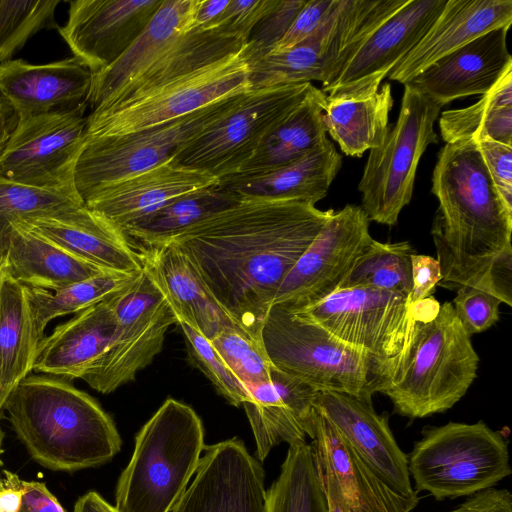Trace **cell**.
I'll list each match as a JSON object with an SVG mask.
<instances>
[{"label": "cell", "instance_id": "e0dca14e", "mask_svg": "<svg viewBox=\"0 0 512 512\" xmlns=\"http://www.w3.org/2000/svg\"><path fill=\"white\" fill-rule=\"evenodd\" d=\"M315 409L335 428L363 464L389 489L418 504L408 470V456L398 446L388 415L354 396L318 391Z\"/></svg>", "mask_w": 512, "mask_h": 512}, {"label": "cell", "instance_id": "7a4b0ae2", "mask_svg": "<svg viewBox=\"0 0 512 512\" xmlns=\"http://www.w3.org/2000/svg\"><path fill=\"white\" fill-rule=\"evenodd\" d=\"M438 200L432 238L440 264L438 285L486 291L492 262L511 245L512 211L500 196L473 140L446 143L432 174Z\"/></svg>", "mask_w": 512, "mask_h": 512}, {"label": "cell", "instance_id": "e575fe53", "mask_svg": "<svg viewBox=\"0 0 512 512\" xmlns=\"http://www.w3.org/2000/svg\"><path fill=\"white\" fill-rule=\"evenodd\" d=\"M245 44L219 29L194 27L109 104L142 94L216 63L240 52Z\"/></svg>", "mask_w": 512, "mask_h": 512}, {"label": "cell", "instance_id": "3957f363", "mask_svg": "<svg viewBox=\"0 0 512 512\" xmlns=\"http://www.w3.org/2000/svg\"><path fill=\"white\" fill-rule=\"evenodd\" d=\"M3 409L32 459L45 468L72 472L95 467L120 451L112 418L66 379L28 375L10 391Z\"/></svg>", "mask_w": 512, "mask_h": 512}, {"label": "cell", "instance_id": "f546056e", "mask_svg": "<svg viewBox=\"0 0 512 512\" xmlns=\"http://www.w3.org/2000/svg\"><path fill=\"white\" fill-rule=\"evenodd\" d=\"M342 163L327 138L301 158L277 169L254 175H231L219 185L239 198L299 201L315 205L325 198Z\"/></svg>", "mask_w": 512, "mask_h": 512}, {"label": "cell", "instance_id": "f907efd6", "mask_svg": "<svg viewBox=\"0 0 512 512\" xmlns=\"http://www.w3.org/2000/svg\"><path fill=\"white\" fill-rule=\"evenodd\" d=\"M412 291L411 303L432 296L436 285L442 280V272L436 258L412 254L411 256Z\"/></svg>", "mask_w": 512, "mask_h": 512}, {"label": "cell", "instance_id": "ac0fdd59", "mask_svg": "<svg viewBox=\"0 0 512 512\" xmlns=\"http://www.w3.org/2000/svg\"><path fill=\"white\" fill-rule=\"evenodd\" d=\"M195 474L170 512H267L264 471L240 439L205 446Z\"/></svg>", "mask_w": 512, "mask_h": 512}, {"label": "cell", "instance_id": "d6986e66", "mask_svg": "<svg viewBox=\"0 0 512 512\" xmlns=\"http://www.w3.org/2000/svg\"><path fill=\"white\" fill-rule=\"evenodd\" d=\"M164 0H74L58 27L74 57L93 74L113 64L144 30Z\"/></svg>", "mask_w": 512, "mask_h": 512}, {"label": "cell", "instance_id": "83f0119b", "mask_svg": "<svg viewBox=\"0 0 512 512\" xmlns=\"http://www.w3.org/2000/svg\"><path fill=\"white\" fill-rule=\"evenodd\" d=\"M511 23V0H447L423 38L387 77L404 85L444 55Z\"/></svg>", "mask_w": 512, "mask_h": 512}, {"label": "cell", "instance_id": "9f6ffc18", "mask_svg": "<svg viewBox=\"0 0 512 512\" xmlns=\"http://www.w3.org/2000/svg\"><path fill=\"white\" fill-rule=\"evenodd\" d=\"M229 0H200L195 14V27L203 30L216 29Z\"/></svg>", "mask_w": 512, "mask_h": 512}, {"label": "cell", "instance_id": "9a60e30c", "mask_svg": "<svg viewBox=\"0 0 512 512\" xmlns=\"http://www.w3.org/2000/svg\"><path fill=\"white\" fill-rule=\"evenodd\" d=\"M361 206L334 211L301 255L275 296L274 304L298 310L339 290L357 259L374 240Z\"/></svg>", "mask_w": 512, "mask_h": 512}, {"label": "cell", "instance_id": "2e32d148", "mask_svg": "<svg viewBox=\"0 0 512 512\" xmlns=\"http://www.w3.org/2000/svg\"><path fill=\"white\" fill-rule=\"evenodd\" d=\"M447 0H408L384 21L321 91L328 98L376 93L382 80L419 43Z\"/></svg>", "mask_w": 512, "mask_h": 512}, {"label": "cell", "instance_id": "8fae6325", "mask_svg": "<svg viewBox=\"0 0 512 512\" xmlns=\"http://www.w3.org/2000/svg\"><path fill=\"white\" fill-rule=\"evenodd\" d=\"M313 88L312 83H297L248 91L234 109L181 147L171 160L218 180L237 174L267 134Z\"/></svg>", "mask_w": 512, "mask_h": 512}, {"label": "cell", "instance_id": "680465c9", "mask_svg": "<svg viewBox=\"0 0 512 512\" xmlns=\"http://www.w3.org/2000/svg\"><path fill=\"white\" fill-rule=\"evenodd\" d=\"M18 117L7 101L0 96V156Z\"/></svg>", "mask_w": 512, "mask_h": 512}, {"label": "cell", "instance_id": "836d02e7", "mask_svg": "<svg viewBox=\"0 0 512 512\" xmlns=\"http://www.w3.org/2000/svg\"><path fill=\"white\" fill-rule=\"evenodd\" d=\"M394 100L389 83L369 96L358 98H328L323 106V121L327 133L341 151L352 157L379 147L389 128V113Z\"/></svg>", "mask_w": 512, "mask_h": 512}, {"label": "cell", "instance_id": "484cf974", "mask_svg": "<svg viewBox=\"0 0 512 512\" xmlns=\"http://www.w3.org/2000/svg\"><path fill=\"white\" fill-rule=\"evenodd\" d=\"M200 0H164L140 35L109 67L92 75L91 111L112 102L178 40L195 27Z\"/></svg>", "mask_w": 512, "mask_h": 512}, {"label": "cell", "instance_id": "30bf717a", "mask_svg": "<svg viewBox=\"0 0 512 512\" xmlns=\"http://www.w3.org/2000/svg\"><path fill=\"white\" fill-rule=\"evenodd\" d=\"M242 50L191 74L87 115L86 138L137 133L198 111L227 95L251 90Z\"/></svg>", "mask_w": 512, "mask_h": 512}, {"label": "cell", "instance_id": "8992f818", "mask_svg": "<svg viewBox=\"0 0 512 512\" xmlns=\"http://www.w3.org/2000/svg\"><path fill=\"white\" fill-rule=\"evenodd\" d=\"M261 341L275 368L316 391L339 392L371 402L387 375L384 365L288 308L270 307Z\"/></svg>", "mask_w": 512, "mask_h": 512}, {"label": "cell", "instance_id": "74e56055", "mask_svg": "<svg viewBox=\"0 0 512 512\" xmlns=\"http://www.w3.org/2000/svg\"><path fill=\"white\" fill-rule=\"evenodd\" d=\"M267 495V512H330L311 444L289 445Z\"/></svg>", "mask_w": 512, "mask_h": 512}, {"label": "cell", "instance_id": "681fc988", "mask_svg": "<svg viewBox=\"0 0 512 512\" xmlns=\"http://www.w3.org/2000/svg\"><path fill=\"white\" fill-rule=\"evenodd\" d=\"M476 144L500 196L512 211V146L490 140Z\"/></svg>", "mask_w": 512, "mask_h": 512}, {"label": "cell", "instance_id": "44dd1931", "mask_svg": "<svg viewBox=\"0 0 512 512\" xmlns=\"http://www.w3.org/2000/svg\"><path fill=\"white\" fill-rule=\"evenodd\" d=\"M19 223L105 272L130 275L143 269L140 253L123 230L85 204Z\"/></svg>", "mask_w": 512, "mask_h": 512}, {"label": "cell", "instance_id": "4fadbf2b", "mask_svg": "<svg viewBox=\"0 0 512 512\" xmlns=\"http://www.w3.org/2000/svg\"><path fill=\"white\" fill-rule=\"evenodd\" d=\"M116 326L105 353L82 378L91 388L109 394L133 381L162 350L177 318L144 269L111 297Z\"/></svg>", "mask_w": 512, "mask_h": 512}, {"label": "cell", "instance_id": "d590c367", "mask_svg": "<svg viewBox=\"0 0 512 512\" xmlns=\"http://www.w3.org/2000/svg\"><path fill=\"white\" fill-rule=\"evenodd\" d=\"M241 198L219 185L185 194L122 230L138 247L162 244L198 222L237 204Z\"/></svg>", "mask_w": 512, "mask_h": 512}, {"label": "cell", "instance_id": "5b68a950", "mask_svg": "<svg viewBox=\"0 0 512 512\" xmlns=\"http://www.w3.org/2000/svg\"><path fill=\"white\" fill-rule=\"evenodd\" d=\"M205 449L204 428L187 404L168 398L135 437L119 477L118 512H170L196 473Z\"/></svg>", "mask_w": 512, "mask_h": 512}, {"label": "cell", "instance_id": "816d5d0a", "mask_svg": "<svg viewBox=\"0 0 512 512\" xmlns=\"http://www.w3.org/2000/svg\"><path fill=\"white\" fill-rule=\"evenodd\" d=\"M485 290L501 303L512 305V246L507 247L492 262Z\"/></svg>", "mask_w": 512, "mask_h": 512}, {"label": "cell", "instance_id": "7402d4cb", "mask_svg": "<svg viewBox=\"0 0 512 512\" xmlns=\"http://www.w3.org/2000/svg\"><path fill=\"white\" fill-rule=\"evenodd\" d=\"M508 27L493 29L423 69L408 83L442 107L455 99L484 95L512 67Z\"/></svg>", "mask_w": 512, "mask_h": 512}, {"label": "cell", "instance_id": "cb8c5ba5", "mask_svg": "<svg viewBox=\"0 0 512 512\" xmlns=\"http://www.w3.org/2000/svg\"><path fill=\"white\" fill-rule=\"evenodd\" d=\"M245 409L256 443V456L264 461L271 449L285 442L293 445L311 438L318 391L273 367L267 382L245 387Z\"/></svg>", "mask_w": 512, "mask_h": 512}, {"label": "cell", "instance_id": "91938a15", "mask_svg": "<svg viewBox=\"0 0 512 512\" xmlns=\"http://www.w3.org/2000/svg\"><path fill=\"white\" fill-rule=\"evenodd\" d=\"M5 400H6V397L3 394V391H2L1 386H0V414H1V411L3 409ZM2 439H3V436H2L1 429H0V454L2 453Z\"/></svg>", "mask_w": 512, "mask_h": 512}, {"label": "cell", "instance_id": "d6a6232c", "mask_svg": "<svg viewBox=\"0 0 512 512\" xmlns=\"http://www.w3.org/2000/svg\"><path fill=\"white\" fill-rule=\"evenodd\" d=\"M325 98L326 94L314 86L302 103L267 134L237 174L254 175L277 169L322 144L327 139L323 121Z\"/></svg>", "mask_w": 512, "mask_h": 512}, {"label": "cell", "instance_id": "7dc6e473", "mask_svg": "<svg viewBox=\"0 0 512 512\" xmlns=\"http://www.w3.org/2000/svg\"><path fill=\"white\" fill-rule=\"evenodd\" d=\"M340 0H306L283 38L271 52L294 47L310 37L331 16Z\"/></svg>", "mask_w": 512, "mask_h": 512}, {"label": "cell", "instance_id": "603a6c76", "mask_svg": "<svg viewBox=\"0 0 512 512\" xmlns=\"http://www.w3.org/2000/svg\"><path fill=\"white\" fill-rule=\"evenodd\" d=\"M91 71L76 57L43 64L0 63V96L18 118L65 112L87 104Z\"/></svg>", "mask_w": 512, "mask_h": 512}, {"label": "cell", "instance_id": "f6af8a7d", "mask_svg": "<svg viewBox=\"0 0 512 512\" xmlns=\"http://www.w3.org/2000/svg\"><path fill=\"white\" fill-rule=\"evenodd\" d=\"M306 0H273L271 7L252 29L242 49L247 65L270 53L283 38Z\"/></svg>", "mask_w": 512, "mask_h": 512}, {"label": "cell", "instance_id": "f5cc1de1", "mask_svg": "<svg viewBox=\"0 0 512 512\" xmlns=\"http://www.w3.org/2000/svg\"><path fill=\"white\" fill-rule=\"evenodd\" d=\"M447 512H512V495L507 489L490 487L472 494L458 508Z\"/></svg>", "mask_w": 512, "mask_h": 512}, {"label": "cell", "instance_id": "bcb514c9", "mask_svg": "<svg viewBox=\"0 0 512 512\" xmlns=\"http://www.w3.org/2000/svg\"><path fill=\"white\" fill-rule=\"evenodd\" d=\"M456 292L451 303L463 329L470 337L497 323L501 305L497 297L470 285H462Z\"/></svg>", "mask_w": 512, "mask_h": 512}, {"label": "cell", "instance_id": "ffe728a7", "mask_svg": "<svg viewBox=\"0 0 512 512\" xmlns=\"http://www.w3.org/2000/svg\"><path fill=\"white\" fill-rule=\"evenodd\" d=\"M311 439L330 512H410L417 506L383 484L317 410Z\"/></svg>", "mask_w": 512, "mask_h": 512}, {"label": "cell", "instance_id": "60d3db41", "mask_svg": "<svg viewBox=\"0 0 512 512\" xmlns=\"http://www.w3.org/2000/svg\"><path fill=\"white\" fill-rule=\"evenodd\" d=\"M81 204L75 187L42 188L0 178V256L11 224Z\"/></svg>", "mask_w": 512, "mask_h": 512}, {"label": "cell", "instance_id": "6da1fadb", "mask_svg": "<svg viewBox=\"0 0 512 512\" xmlns=\"http://www.w3.org/2000/svg\"><path fill=\"white\" fill-rule=\"evenodd\" d=\"M333 212L299 201L241 198L168 241L186 254L230 318L262 344L281 283Z\"/></svg>", "mask_w": 512, "mask_h": 512}, {"label": "cell", "instance_id": "1f68e13d", "mask_svg": "<svg viewBox=\"0 0 512 512\" xmlns=\"http://www.w3.org/2000/svg\"><path fill=\"white\" fill-rule=\"evenodd\" d=\"M39 335L26 286L3 269L0 277V386L7 398L33 371Z\"/></svg>", "mask_w": 512, "mask_h": 512}, {"label": "cell", "instance_id": "6f0895ef", "mask_svg": "<svg viewBox=\"0 0 512 512\" xmlns=\"http://www.w3.org/2000/svg\"><path fill=\"white\" fill-rule=\"evenodd\" d=\"M74 512H118L114 506L105 501L97 492L90 491L80 497Z\"/></svg>", "mask_w": 512, "mask_h": 512}, {"label": "cell", "instance_id": "277c9868", "mask_svg": "<svg viewBox=\"0 0 512 512\" xmlns=\"http://www.w3.org/2000/svg\"><path fill=\"white\" fill-rule=\"evenodd\" d=\"M479 356L451 302H419L405 346L390 366L380 393L396 413L424 418L452 408L474 382Z\"/></svg>", "mask_w": 512, "mask_h": 512}, {"label": "cell", "instance_id": "c3c4849f", "mask_svg": "<svg viewBox=\"0 0 512 512\" xmlns=\"http://www.w3.org/2000/svg\"><path fill=\"white\" fill-rule=\"evenodd\" d=\"M272 3L273 0H229L216 29L246 43L252 29Z\"/></svg>", "mask_w": 512, "mask_h": 512}, {"label": "cell", "instance_id": "db71d44e", "mask_svg": "<svg viewBox=\"0 0 512 512\" xmlns=\"http://www.w3.org/2000/svg\"><path fill=\"white\" fill-rule=\"evenodd\" d=\"M22 500L18 512H66L45 483L22 481Z\"/></svg>", "mask_w": 512, "mask_h": 512}, {"label": "cell", "instance_id": "9c48e42d", "mask_svg": "<svg viewBox=\"0 0 512 512\" xmlns=\"http://www.w3.org/2000/svg\"><path fill=\"white\" fill-rule=\"evenodd\" d=\"M248 91L137 133L85 140L74 170L79 197L85 204L104 188L171 160L181 147L234 109Z\"/></svg>", "mask_w": 512, "mask_h": 512}, {"label": "cell", "instance_id": "7bdbcfd3", "mask_svg": "<svg viewBox=\"0 0 512 512\" xmlns=\"http://www.w3.org/2000/svg\"><path fill=\"white\" fill-rule=\"evenodd\" d=\"M211 343L233 375L244 386L271 379L273 364L263 344L253 340L239 328H228L217 334Z\"/></svg>", "mask_w": 512, "mask_h": 512}, {"label": "cell", "instance_id": "f35d334b", "mask_svg": "<svg viewBox=\"0 0 512 512\" xmlns=\"http://www.w3.org/2000/svg\"><path fill=\"white\" fill-rule=\"evenodd\" d=\"M139 274L105 272L56 291L26 287L39 335L44 337L45 329L53 319L76 314L109 299L129 286Z\"/></svg>", "mask_w": 512, "mask_h": 512}, {"label": "cell", "instance_id": "4316f807", "mask_svg": "<svg viewBox=\"0 0 512 512\" xmlns=\"http://www.w3.org/2000/svg\"><path fill=\"white\" fill-rule=\"evenodd\" d=\"M218 182L208 173L169 160L104 188L85 205L123 229L185 194Z\"/></svg>", "mask_w": 512, "mask_h": 512}, {"label": "cell", "instance_id": "d4e9b609", "mask_svg": "<svg viewBox=\"0 0 512 512\" xmlns=\"http://www.w3.org/2000/svg\"><path fill=\"white\" fill-rule=\"evenodd\" d=\"M138 248L143 269L170 305L177 324L186 323L210 341L225 329H241L174 243Z\"/></svg>", "mask_w": 512, "mask_h": 512}, {"label": "cell", "instance_id": "52a82bcc", "mask_svg": "<svg viewBox=\"0 0 512 512\" xmlns=\"http://www.w3.org/2000/svg\"><path fill=\"white\" fill-rule=\"evenodd\" d=\"M407 456L416 491L437 500L472 495L511 474L505 437L483 421L428 427Z\"/></svg>", "mask_w": 512, "mask_h": 512}, {"label": "cell", "instance_id": "ee69618b", "mask_svg": "<svg viewBox=\"0 0 512 512\" xmlns=\"http://www.w3.org/2000/svg\"><path fill=\"white\" fill-rule=\"evenodd\" d=\"M178 325L185 338L190 357L214 385L217 392L236 407L249 402L247 390L233 375L211 341L186 323L179 322Z\"/></svg>", "mask_w": 512, "mask_h": 512}, {"label": "cell", "instance_id": "5bb4252c", "mask_svg": "<svg viewBox=\"0 0 512 512\" xmlns=\"http://www.w3.org/2000/svg\"><path fill=\"white\" fill-rule=\"evenodd\" d=\"M87 107L18 118L0 156V178L42 188L74 187Z\"/></svg>", "mask_w": 512, "mask_h": 512}, {"label": "cell", "instance_id": "f1b7e54d", "mask_svg": "<svg viewBox=\"0 0 512 512\" xmlns=\"http://www.w3.org/2000/svg\"><path fill=\"white\" fill-rule=\"evenodd\" d=\"M116 326L111 297L75 314L41 340L33 371L82 379L105 353Z\"/></svg>", "mask_w": 512, "mask_h": 512}, {"label": "cell", "instance_id": "94428289", "mask_svg": "<svg viewBox=\"0 0 512 512\" xmlns=\"http://www.w3.org/2000/svg\"><path fill=\"white\" fill-rule=\"evenodd\" d=\"M2 266H3V260H2V257L0 256V277H1V272H2Z\"/></svg>", "mask_w": 512, "mask_h": 512}, {"label": "cell", "instance_id": "11a10c76", "mask_svg": "<svg viewBox=\"0 0 512 512\" xmlns=\"http://www.w3.org/2000/svg\"><path fill=\"white\" fill-rule=\"evenodd\" d=\"M4 474V481H0V512H18L22 500V480L9 471H4Z\"/></svg>", "mask_w": 512, "mask_h": 512}, {"label": "cell", "instance_id": "4dcf8cb0", "mask_svg": "<svg viewBox=\"0 0 512 512\" xmlns=\"http://www.w3.org/2000/svg\"><path fill=\"white\" fill-rule=\"evenodd\" d=\"M1 257L3 269L26 287L56 291L105 273L22 223L11 224Z\"/></svg>", "mask_w": 512, "mask_h": 512}, {"label": "cell", "instance_id": "7c38bea8", "mask_svg": "<svg viewBox=\"0 0 512 512\" xmlns=\"http://www.w3.org/2000/svg\"><path fill=\"white\" fill-rule=\"evenodd\" d=\"M420 301L411 303L401 294L361 286L339 289L318 303L291 311L367 353L388 374L405 346Z\"/></svg>", "mask_w": 512, "mask_h": 512}, {"label": "cell", "instance_id": "8d00e7d4", "mask_svg": "<svg viewBox=\"0 0 512 512\" xmlns=\"http://www.w3.org/2000/svg\"><path fill=\"white\" fill-rule=\"evenodd\" d=\"M438 125L445 143L490 140L512 146V67L475 104L442 112Z\"/></svg>", "mask_w": 512, "mask_h": 512}, {"label": "cell", "instance_id": "ba28073f", "mask_svg": "<svg viewBox=\"0 0 512 512\" xmlns=\"http://www.w3.org/2000/svg\"><path fill=\"white\" fill-rule=\"evenodd\" d=\"M442 106L404 85L397 121L389 125L379 147L369 150L358 189L370 221L394 226L412 198L417 167L428 145L438 143L434 130Z\"/></svg>", "mask_w": 512, "mask_h": 512}, {"label": "cell", "instance_id": "ab89813d", "mask_svg": "<svg viewBox=\"0 0 512 512\" xmlns=\"http://www.w3.org/2000/svg\"><path fill=\"white\" fill-rule=\"evenodd\" d=\"M408 241L383 243L373 240L357 259L340 289L369 286L410 298L411 256Z\"/></svg>", "mask_w": 512, "mask_h": 512}, {"label": "cell", "instance_id": "b9f144b4", "mask_svg": "<svg viewBox=\"0 0 512 512\" xmlns=\"http://www.w3.org/2000/svg\"><path fill=\"white\" fill-rule=\"evenodd\" d=\"M61 0H0V63L12 56L37 32L55 27Z\"/></svg>", "mask_w": 512, "mask_h": 512}]
</instances>
